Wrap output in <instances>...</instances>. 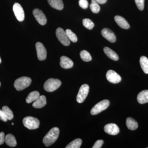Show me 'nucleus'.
I'll list each match as a JSON object with an SVG mask.
<instances>
[{
  "mask_svg": "<svg viewBox=\"0 0 148 148\" xmlns=\"http://www.w3.org/2000/svg\"><path fill=\"white\" fill-rule=\"evenodd\" d=\"M83 24L84 27L89 30H91L94 27V23L89 18H84L83 19Z\"/></svg>",
  "mask_w": 148,
  "mask_h": 148,
  "instance_id": "29",
  "label": "nucleus"
},
{
  "mask_svg": "<svg viewBox=\"0 0 148 148\" xmlns=\"http://www.w3.org/2000/svg\"><path fill=\"white\" fill-rule=\"evenodd\" d=\"M40 96V93L38 91H33L30 92L27 96L26 98V102L27 103H30L34 102Z\"/></svg>",
  "mask_w": 148,
  "mask_h": 148,
  "instance_id": "23",
  "label": "nucleus"
},
{
  "mask_svg": "<svg viewBox=\"0 0 148 148\" xmlns=\"http://www.w3.org/2000/svg\"><path fill=\"white\" fill-rule=\"evenodd\" d=\"M90 8L91 11L94 13H98L101 9L100 6L95 0H91Z\"/></svg>",
  "mask_w": 148,
  "mask_h": 148,
  "instance_id": "26",
  "label": "nucleus"
},
{
  "mask_svg": "<svg viewBox=\"0 0 148 148\" xmlns=\"http://www.w3.org/2000/svg\"><path fill=\"white\" fill-rule=\"evenodd\" d=\"M126 124L128 129L130 130H135L138 127V122L131 117H128L126 119Z\"/></svg>",
  "mask_w": 148,
  "mask_h": 148,
  "instance_id": "20",
  "label": "nucleus"
},
{
  "mask_svg": "<svg viewBox=\"0 0 148 148\" xmlns=\"http://www.w3.org/2000/svg\"><path fill=\"white\" fill-rule=\"evenodd\" d=\"M104 53L109 58L113 60L117 61L119 59L118 55L114 51L111 49L110 48L106 47L103 49Z\"/></svg>",
  "mask_w": 148,
  "mask_h": 148,
  "instance_id": "17",
  "label": "nucleus"
},
{
  "mask_svg": "<svg viewBox=\"0 0 148 148\" xmlns=\"http://www.w3.org/2000/svg\"><path fill=\"white\" fill-rule=\"evenodd\" d=\"M46 98L45 95L40 96L38 99L34 101L32 106L36 108H41L46 105Z\"/></svg>",
  "mask_w": 148,
  "mask_h": 148,
  "instance_id": "16",
  "label": "nucleus"
},
{
  "mask_svg": "<svg viewBox=\"0 0 148 148\" xmlns=\"http://www.w3.org/2000/svg\"><path fill=\"white\" fill-rule=\"evenodd\" d=\"M1 63V57H0V64Z\"/></svg>",
  "mask_w": 148,
  "mask_h": 148,
  "instance_id": "36",
  "label": "nucleus"
},
{
  "mask_svg": "<svg viewBox=\"0 0 148 148\" xmlns=\"http://www.w3.org/2000/svg\"><path fill=\"white\" fill-rule=\"evenodd\" d=\"M23 124L25 127L29 130L37 129L39 127V120L32 116H27L23 120Z\"/></svg>",
  "mask_w": 148,
  "mask_h": 148,
  "instance_id": "4",
  "label": "nucleus"
},
{
  "mask_svg": "<svg viewBox=\"0 0 148 148\" xmlns=\"http://www.w3.org/2000/svg\"><path fill=\"white\" fill-rule=\"evenodd\" d=\"M60 65L61 68L67 69L72 68L74 64L70 58L67 56H62L60 58Z\"/></svg>",
  "mask_w": 148,
  "mask_h": 148,
  "instance_id": "14",
  "label": "nucleus"
},
{
  "mask_svg": "<svg viewBox=\"0 0 148 148\" xmlns=\"http://www.w3.org/2000/svg\"><path fill=\"white\" fill-rule=\"evenodd\" d=\"M12 125H14V123H12Z\"/></svg>",
  "mask_w": 148,
  "mask_h": 148,
  "instance_id": "37",
  "label": "nucleus"
},
{
  "mask_svg": "<svg viewBox=\"0 0 148 148\" xmlns=\"http://www.w3.org/2000/svg\"><path fill=\"white\" fill-rule=\"evenodd\" d=\"M79 4L80 7L84 9H86L88 7V3L87 0H79Z\"/></svg>",
  "mask_w": 148,
  "mask_h": 148,
  "instance_id": "31",
  "label": "nucleus"
},
{
  "mask_svg": "<svg viewBox=\"0 0 148 148\" xmlns=\"http://www.w3.org/2000/svg\"><path fill=\"white\" fill-rule=\"evenodd\" d=\"M104 130L109 135H115L119 133V128L115 123H109L105 125Z\"/></svg>",
  "mask_w": 148,
  "mask_h": 148,
  "instance_id": "13",
  "label": "nucleus"
},
{
  "mask_svg": "<svg viewBox=\"0 0 148 148\" xmlns=\"http://www.w3.org/2000/svg\"><path fill=\"white\" fill-rule=\"evenodd\" d=\"M101 34L110 42L114 43L116 41V36L112 31L108 28L103 29L101 31Z\"/></svg>",
  "mask_w": 148,
  "mask_h": 148,
  "instance_id": "12",
  "label": "nucleus"
},
{
  "mask_svg": "<svg viewBox=\"0 0 148 148\" xmlns=\"http://www.w3.org/2000/svg\"><path fill=\"white\" fill-rule=\"evenodd\" d=\"M33 14L39 24L42 26L46 24L47 19L42 11L39 9L36 8L33 10Z\"/></svg>",
  "mask_w": 148,
  "mask_h": 148,
  "instance_id": "10",
  "label": "nucleus"
},
{
  "mask_svg": "<svg viewBox=\"0 0 148 148\" xmlns=\"http://www.w3.org/2000/svg\"><path fill=\"white\" fill-rule=\"evenodd\" d=\"M36 47L38 59L40 61H43L45 60L47 58V52L46 49L43 45L41 42H37L36 44Z\"/></svg>",
  "mask_w": 148,
  "mask_h": 148,
  "instance_id": "8",
  "label": "nucleus"
},
{
  "mask_svg": "<svg viewBox=\"0 0 148 148\" xmlns=\"http://www.w3.org/2000/svg\"><path fill=\"white\" fill-rule=\"evenodd\" d=\"M110 101L108 100H104L99 102L95 105L90 111V114L93 115L98 114L102 111L108 108L110 106Z\"/></svg>",
  "mask_w": 148,
  "mask_h": 148,
  "instance_id": "5",
  "label": "nucleus"
},
{
  "mask_svg": "<svg viewBox=\"0 0 148 148\" xmlns=\"http://www.w3.org/2000/svg\"><path fill=\"white\" fill-rule=\"evenodd\" d=\"M59 135V128L56 127H53L45 136L43 139V143L46 147H49L57 140Z\"/></svg>",
  "mask_w": 148,
  "mask_h": 148,
  "instance_id": "1",
  "label": "nucleus"
},
{
  "mask_svg": "<svg viewBox=\"0 0 148 148\" xmlns=\"http://www.w3.org/2000/svg\"><path fill=\"white\" fill-rule=\"evenodd\" d=\"M13 10L16 18L19 21H24L25 18V14L24 10L21 5L16 3L13 6Z\"/></svg>",
  "mask_w": 148,
  "mask_h": 148,
  "instance_id": "9",
  "label": "nucleus"
},
{
  "mask_svg": "<svg viewBox=\"0 0 148 148\" xmlns=\"http://www.w3.org/2000/svg\"><path fill=\"white\" fill-rule=\"evenodd\" d=\"M61 82L57 79L50 78L45 83L44 88L47 92H51L57 90L61 86Z\"/></svg>",
  "mask_w": 148,
  "mask_h": 148,
  "instance_id": "3",
  "label": "nucleus"
},
{
  "mask_svg": "<svg viewBox=\"0 0 148 148\" xmlns=\"http://www.w3.org/2000/svg\"><path fill=\"white\" fill-rule=\"evenodd\" d=\"M0 119L4 122H6L8 120L3 110H0Z\"/></svg>",
  "mask_w": 148,
  "mask_h": 148,
  "instance_id": "33",
  "label": "nucleus"
},
{
  "mask_svg": "<svg viewBox=\"0 0 148 148\" xmlns=\"http://www.w3.org/2000/svg\"><path fill=\"white\" fill-rule=\"evenodd\" d=\"M98 3L103 4L107 2V0H95Z\"/></svg>",
  "mask_w": 148,
  "mask_h": 148,
  "instance_id": "35",
  "label": "nucleus"
},
{
  "mask_svg": "<svg viewBox=\"0 0 148 148\" xmlns=\"http://www.w3.org/2000/svg\"><path fill=\"white\" fill-rule=\"evenodd\" d=\"M56 34L58 40L62 45L68 46L70 44V40L66 35V32L62 28H57L56 32Z\"/></svg>",
  "mask_w": 148,
  "mask_h": 148,
  "instance_id": "6",
  "label": "nucleus"
},
{
  "mask_svg": "<svg viewBox=\"0 0 148 148\" xmlns=\"http://www.w3.org/2000/svg\"><path fill=\"white\" fill-rule=\"evenodd\" d=\"M106 78L108 81L112 84H117L120 82L121 78L118 74L112 70H109L106 75Z\"/></svg>",
  "mask_w": 148,
  "mask_h": 148,
  "instance_id": "11",
  "label": "nucleus"
},
{
  "mask_svg": "<svg viewBox=\"0 0 148 148\" xmlns=\"http://www.w3.org/2000/svg\"><path fill=\"white\" fill-rule=\"evenodd\" d=\"M140 66L143 71L146 74H148V59L145 56L140 57Z\"/></svg>",
  "mask_w": 148,
  "mask_h": 148,
  "instance_id": "22",
  "label": "nucleus"
},
{
  "mask_svg": "<svg viewBox=\"0 0 148 148\" xmlns=\"http://www.w3.org/2000/svg\"><path fill=\"white\" fill-rule=\"evenodd\" d=\"M147 148H148V147H147Z\"/></svg>",
  "mask_w": 148,
  "mask_h": 148,
  "instance_id": "39",
  "label": "nucleus"
},
{
  "mask_svg": "<svg viewBox=\"0 0 148 148\" xmlns=\"http://www.w3.org/2000/svg\"><path fill=\"white\" fill-rule=\"evenodd\" d=\"M1 82H0V86H1Z\"/></svg>",
  "mask_w": 148,
  "mask_h": 148,
  "instance_id": "38",
  "label": "nucleus"
},
{
  "mask_svg": "<svg viewBox=\"0 0 148 148\" xmlns=\"http://www.w3.org/2000/svg\"><path fill=\"white\" fill-rule=\"evenodd\" d=\"M81 58L83 61L88 62L92 60V57L89 52L86 50H82L80 53Z\"/></svg>",
  "mask_w": 148,
  "mask_h": 148,
  "instance_id": "25",
  "label": "nucleus"
},
{
  "mask_svg": "<svg viewBox=\"0 0 148 148\" xmlns=\"http://www.w3.org/2000/svg\"><path fill=\"white\" fill-rule=\"evenodd\" d=\"M89 86L88 85L84 84L81 86L77 96V101L78 103H81L85 101L89 92Z\"/></svg>",
  "mask_w": 148,
  "mask_h": 148,
  "instance_id": "7",
  "label": "nucleus"
},
{
  "mask_svg": "<svg viewBox=\"0 0 148 148\" xmlns=\"http://www.w3.org/2000/svg\"><path fill=\"white\" fill-rule=\"evenodd\" d=\"M32 79L27 77H22L18 78L14 82V87L18 91H21L29 87L32 83Z\"/></svg>",
  "mask_w": 148,
  "mask_h": 148,
  "instance_id": "2",
  "label": "nucleus"
},
{
  "mask_svg": "<svg viewBox=\"0 0 148 148\" xmlns=\"http://www.w3.org/2000/svg\"><path fill=\"white\" fill-rule=\"evenodd\" d=\"M66 33L67 36L70 40L71 41L73 42H76L77 41V38L75 33L72 32L70 29H67L66 31Z\"/></svg>",
  "mask_w": 148,
  "mask_h": 148,
  "instance_id": "28",
  "label": "nucleus"
},
{
  "mask_svg": "<svg viewBox=\"0 0 148 148\" xmlns=\"http://www.w3.org/2000/svg\"><path fill=\"white\" fill-rule=\"evenodd\" d=\"M2 110L4 112L8 120H11L13 119L14 118L13 112L10 108L7 106H4L3 107Z\"/></svg>",
  "mask_w": 148,
  "mask_h": 148,
  "instance_id": "27",
  "label": "nucleus"
},
{
  "mask_svg": "<svg viewBox=\"0 0 148 148\" xmlns=\"http://www.w3.org/2000/svg\"><path fill=\"white\" fill-rule=\"evenodd\" d=\"M82 144V140L79 138L75 139L69 143L66 148H79Z\"/></svg>",
  "mask_w": 148,
  "mask_h": 148,
  "instance_id": "24",
  "label": "nucleus"
},
{
  "mask_svg": "<svg viewBox=\"0 0 148 148\" xmlns=\"http://www.w3.org/2000/svg\"><path fill=\"white\" fill-rule=\"evenodd\" d=\"M5 142V136L3 132H0V145H3Z\"/></svg>",
  "mask_w": 148,
  "mask_h": 148,
  "instance_id": "34",
  "label": "nucleus"
},
{
  "mask_svg": "<svg viewBox=\"0 0 148 148\" xmlns=\"http://www.w3.org/2000/svg\"><path fill=\"white\" fill-rule=\"evenodd\" d=\"M6 144L10 147H14L16 145V141L15 137L11 134H8L5 137Z\"/></svg>",
  "mask_w": 148,
  "mask_h": 148,
  "instance_id": "21",
  "label": "nucleus"
},
{
  "mask_svg": "<svg viewBox=\"0 0 148 148\" xmlns=\"http://www.w3.org/2000/svg\"><path fill=\"white\" fill-rule=\"evenodd\" d=\"M145 0H135L137 7L140 10H143L145 6Z\"/></svg>",
  "mask_w": 148,
  "mask_h": 148,
  "instance_id": "30",
  "label": "nucleus"
},
{
  "mask_svg": "<svg viewBox=\"0 0 148 148\" xmlns=\"http://www.w3.org/2000/svg\"><path fill=\"white\" fill-rule=\"evenodd\" d=\"M114 20L117 24L122 29H128L130 27L128 22L122 16L116 15L115 16Z\"/></svg>",
  "mask_w": 148,
  "mask_h": 148,
  "instance_id": "15",
  "label": "nucleus"
},
{
  "mask_svg": "<svg viewBox=\"0 0 148 148\" xmlns=\"http://www.w3.org/2000/svg\"><path fill=\"white\" fill-rule=\"evenodd\" d=\"M48 2L52 8L57 10H62L64 5L62 0H48Z\"/></svg>",
  "mask_w": 148,
  "mask_h": 148,
  "instance_id": "18",
  "label": "nucleus"
},
{
  "mask_svg": "<svg viewBox=\"0 0 148 148\" xmlns=\"http://www.w3.org/2000/svg\"><path fill=\"white\" fill-rule=\"evenodd\" d=\"M104 143L103 140H98L94 144V145L92 147V148H100L102 147Z\"/></svg>",
  "mask_w": 148,
  "mask_h": 148,
  "instance_id": "32",
  "label": "nucleus"
},
{
  "mask_svg": "<svg viewBox=\"0 0 148 148\" xmlns=\"http://www.w3.org/2000/svg\"><path fill=\"white\" fill-rule=\"evenodd\" d=\"M137 100L141 104L148 103V90H143L138 94Z\"/></svg>",
  "mask_w": 148,
  "mask_h": 148,
  "instance_id": "19",
  "label": "nucleus"
}]
</instances>
